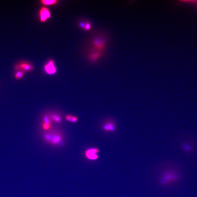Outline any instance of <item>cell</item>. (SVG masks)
Returning a JSON list of instances; mask_svg holds the SVG:
<instances>
[{
    "label": "cell",
    "mask_w": 197,
    "mask_h": 197,
    "mask_svg": "<svg viewBox=\"0 0 197 197\" xmlns=\"http://www.w3.org/2000/svg\"><path fill=\"white\" fill-rule=\"evenodd\" d=\"M65 119L68 122L72 123H76L78 121V117L71 115H66L65 116Z\"/></svg>",
    "instance_id": "11"
},
{
    "label": "cell",
    "mask_w": 197,
    "mask_h": 197,
    "mask_svg": "<svg viewBox=\"0 0 197 197\" xmlns=\"http://www.w3.org/2000/svg\"><path fill=\"white\" fill-rule=\"evenodd\" d=\"M181 178L180 175L176 171H170L164 173L161 179V183L167 185L178 181Z\"/></svg>",
    "instance_id": "2"
},
{
    "label": "cell",
    "mask_w": 197,
    "mask_h": 197,
    "mask_svg": "<svg viewBox=\"0 0 197 197\" xmlns=\"http://www.w3.org/2000/svg\"><path fill=\"white\" fill-rule=\"evenodd\" d=\"M51 124L43 123L42 124V129L45 131H48L51 128Z\"/></svg>",
    "instance_id": "16"
},
{
    "label": "cell",
    "mask_w": 197,
    "mask_h": 197,
    "mask_svg": "<svg viewBox=\"0 0 197 197\" xmlns=\"http://www.w3.org/2000/svg\"><path fill=\"white\" fill-rule=\"evenodd\" d=\"M16 71H22L23 72L31 71L33 70V66L32 64L27 61L19 62L14 66Z\"/></svg>",
    "instance_id": "4"
},
{
    "label": "cell",
    "mask_w": 197,
    "mask_h": 197,
    "mask_svg": "<svg viewBox=\"0 0 197 197\" xmlns=\"http://www.w3.org/2000/svg\"><path fill=\"white\" fill-rule=\"evenodd\" d=\"M183 148L185 151L186 152H190L193 150L192 146L188 143H185L183 145Z\"/></svg>",
    "instance_id": "12"
},
{
    "label": "cell",
    "mask_w": 197,
    "mask_h": 197,
    "mask_svg": "<svg viewBox=\"0 0 197 197\" xmlns=\"http://www.w3.org/2000/svg\"><path fill=\"white\" fill-rule=\"evenodd\" d=\"M99 150L97 148H91L86 150L84 152V156L88 160L94 161L98 159L97 153Z\"/></svg>",
    "instance_id": "3"
},
{
    "label": "cell",
    "mask_w": 197,
    "mask_h": 197,
    "mask_svg": "<svg viewBox=\"0 0 197 197\" xmlns=\"http://www.w3.org/2000/svg\"><path fill=\"white\" fill-rule=\"evenodd\" d=\"M51 17V13L49 10L45 7H43L40 10V20L42 23H45Z\"/></svg>",
    "instance_id": "5"
},
{
    "label": "cell",
    "mask_w": 197,
    "mask_h": 197,
    "mask_svg": "<svg viewBox=\"0 0 197 197\" xmlns=\"http://www.w3.org/2000/svg\"><path fill=\"white\" fill-rule=\"evenodd\" d=\"M100 56V52H96L92 53L90 56V59L93 60H97Z\"/></svg>",
    "instance_id": "14"
},
{
    "label": "cell",
    "mask_w": 197,
    "mask_h": 197,
    "mask_svg": "<svg viewBox=\"0 0 197 197\" xmlns=\"http://www.w3.org/2000/svg\"><path fill=\"white\" fill-rule=\"evenodd\" d=\"M24 72L22 71H18L15 75V77L17 79H20L23 78L24 76Z\"/></svg>",
    "instance_id": "15"
},
{
    "label": "cell",
    "mask_w": 197,
    "mask_h": 197,
    "mask_svg": "<svg viewBox=\"0 0 197 197\" xmlns=\"http://www.w3.org/2000/svg\"><path fill=\"white\" fill-rule=\"evenodd\" d=\"M84 29L86 30H89L91 28V25L90 23H87L85 24V27H84Z\"/></svg>",
    "instance_id": "17"
},
{
    "label": "cell",
    "mask_w": 197,
    "mask_h": 197,
    "mask_svg": "<svg viewBox=\"0 0 197 197\" xmlns=\"http://www.w3.org/2000/svg\"><path fill=\"white\" fill-rule=\"evenodd\" d=\"M42 123H43L51 124V119H50L49 115H44L43 117V119Z\"/></svg>",
    "instance_id": "13"
},
{
    "label": "cell",
    "mask_w": 197,
    "mask_h": 197,
    "mask_svg": "<svg viewBox=\"0 0 197 197\" xmlns=\"http://www.w3.org/2000/svg\"><path fill=\"white\" fill-rule=\"evenodd\" d=\"M51 121L52 120L53 122L56 123H60L61 121V118L60 115L58 114H53L49 115Z\"/></svg>",
    "instance_id": "9"
},
{
    "label": "cell",
    "mask_w": 197,
    "mask_h": 197,
    "mask_svg": "<svg viewBox=\"0 0 197 197\" xmlns=\"http://www.w3.org/2000/svg\"><path fill=\"white\" fill-rule=\"evenodd\" d=\"M105 41L100 39H96L93 42V44L95 48L98 50H102L105 46Z\"/></svg>",
    "instance_id": "7"
},
{
    "label": "cell",
    "mask_w": 197,
    "mask_h": 197,
    "mask_svg": "<svg viewBox=\"0 0 197 197\" xmlns=\"http://www.w3.org/2000/svg\"><path fill=\"white\" fill-rule=\"evenodd\" d=\"M44 69L46 73L49 75L55 73L57 71L54 62L53 60H50L44 66Z\"/></svg>",
    "instance_id": "6"
},
{
    "label": "cell",
    "mask_w": 197,
    "mask_h": 197,
    "mask_svg": "<svg viewBox=\"0 0 197 197\" xmlns=\"http://www.w3.org/2000/svg\"><path fill=\"white\" fill-rule=\"evenodd\" d=\"M103 129L106 131L112 132L115 131V126L112 123L108 122L103 125Z\"/></svg>",
    "instance_id": "8"
},
{
    "label": "cell",
    "mask_w": 197,
    "mask_h": 197,
    "mask_svg": "<svg viewBox=\"0 0 197 197\" xmlns=\"http://www.w3.org/2000/svg\"><path fill=\"white\" fill-rule=\"evenodd\" d=\"M58 1L57 0H43L41 1L40 2L44 5L52 6L57 4Z\"/></svg>",
    "instance_id": "10"
},
{
    "label": "cell",
    "mask_w": 197,
    "mask_h": 197,
    "mask_svg": "<svg viewBox=\"0 0 197 197\" xmlns=\"http://www.w3.org/2000/svg\"><path fill=\"white\" fill-rule=\"evenodd\" d=\"M44 140L47 143L53 146H58L61 144L63 137L58 132L50 131L44 134Z\"/></svg>",
    "instance_id": "1"
}]
</instances>
